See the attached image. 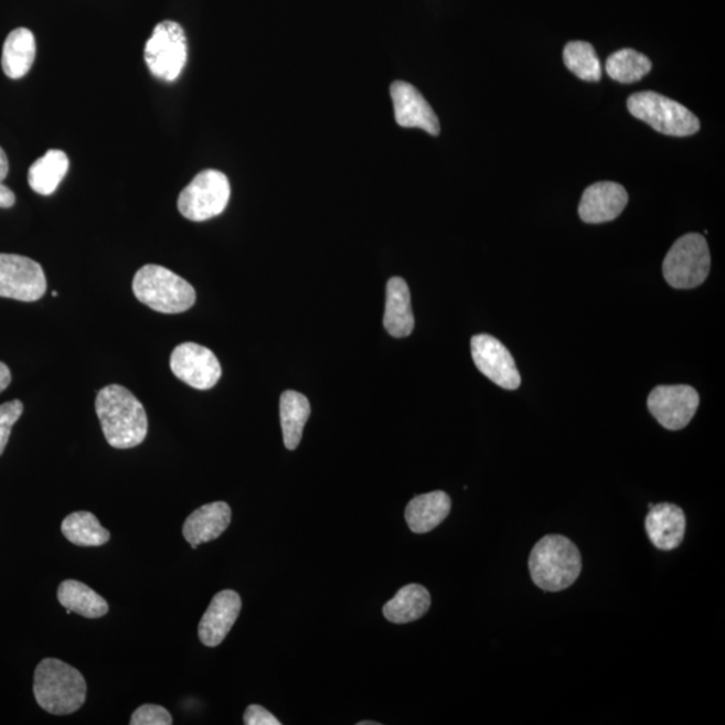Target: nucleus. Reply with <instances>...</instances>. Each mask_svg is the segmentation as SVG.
Listing matches in <instances>:
<instances>
[{"instance_id": "obj_17", "label": "nucleus", "mask_w": 725, "mask_h": 725, "mask_svg": "<svg viewBox=\"0 0 725 725\" xmlns=\"http://www.w3.org/2000/svg\"><path fill=\"white\" fill-rule=\"evenodd\" d=\"M232 523V508L223 501L206 504L190 514L183 525V536L192 548L218 539Z\"/></svg>"}, {"instance_id": "obj_13", "label": "nucleus", "mask_w": 725, "mask_h": 725, "mask_svg": "<svg viewBox=\"0 0 725 725\" xmlns=\"http://www.w3.org/2000/svg\"><path fill=\"white\" fill-rule=\"evenodd\" d=\"M395 120L403 128H419L433 136L441 132L436 111L420 92L405 81H395L392 88Z\"/></svg>"}, {"instance_id": "obj_1", "label": "nucleus", "mask_w": 725, "mask_h": 725, "mask_svg": "<svg viewBox=\"0 0 725 725\" xmlns=\"http://www.w3.org/2000/svg\"><path fill=\"white\" fill-rule=\"evenodd\" d=\"M96 413L111 448L132 449L145 441L148 418L145 406L128 388L109 384L98 393Z\"/></svg>"}, {"instance_id": "obj_5", "label": "nucleus", "mask_w": 725, "mask_h": 725, "mask_svg": "<svg viewBox=\"0 0 725 725\" xmlns=\"http://www.w3.org/2000/svg\"><path fill=\"white\" fill-rule=\"evenodd\" d=\"M628 109L636 119L647 122L662 135L686 138L700 131V120L690 109L655 92L630 96Z\"/></svg>"}, {"instance_id": "obj_33", "label": "nucleus", "mask_w": 725, "mask_h": 725, "mask_svg": "<svg viewBox=\"0 0 725 725\" xmlns=\"http://www.w3.org/2000/svg\"><path fill=\"white\" fill-rule=\"evenodd\" d=\"M9 175V159L6 152L0 148V182H3L6 177Z\"/></svg>"}, {"instance_id": "obj_28", "label": "nucleus", "mask_w": 725, "mask_h": 725, "mask_svg": "<svg viewBox=\"0 0 725 725\" xmlns=\"http://www.w3.org/2000/svg\"><path fill=\"white\" fill-rule=\"evenodd\" d=\"M22 414L23 403L21 401L15 399L0 405V456L3 455L6 446L9 444L12 427Z\"/></svg>"}, {"instance_id": "obj_14", "label": "nucleus", "mask_w": 725, "mask_h": 725, "mask_svg": "<svg viewBox=\"0 0 725 725\" xmlns=\"http://www.w3.org/2000/svg\"><path fill=\"white\" fill-rule=\"evenodd\" d=\"M242 600L238 593L223 590L215 595L201 619L198 635L204 647L215 648L225 640L239 617Z\"/></svg>"}, {"instance_id": "obj_4", "label": "nucleus", "mask_w": 725, "mask_h": 725, "mask_svg": "<svg viewBox=\"0 0 725 725\" xmlns=\"http://www.w3.org/2000/svg\"><path fill=\"white\" fill-rule=\"evenodd\" d=\"M132 289L136 299L160 313H183L196 300L191 284L160 265L142 266L134 277Z\"/></svg>"}, {"instance_id": "obj_21", "label": "nucleus", "mask_w": 725, "mask_h": 725, "mask_svg": "<svg viewBox=\"0 0 725 725\" xmlns=\"http://www.w3.org/2000/svg\"><path fill=\"white\" fill-rule=\"evenodd\" d=\"M36 45L34 34L21 28L11 31L6 39L2 53V67L6 76L20 79L30 72L34 64Z\"/></svg>"}, {"instance_id": "obj_22", "label": "nucleus", "mask_w": 725, "mask_h": 725, "mask_svg": "<svg viewBox=\"0 0 725 725\" xmlns=\"http://www.w3.org/2000/svg\"><path fill=\"white\" fill-rule=\"evenodd\" d=\"M60 604L65 607L67 615L76 612L85 618H102L107 615L109 606L102 595L92 590L89 586L78 580L67 579L58 587Z\"/></svg>"}, {"instance_id": "obj_2", "label": "nucleus", "mask_w": 725, "mask_h": 725, "mask_svg": "<svg viewBox=\"0 0 725 725\" xmlns=\"http://www.w3.org/2000/svg\"><path fill=\"white\" fill-rule=\"evenodd\" d=\"M34 696L52 715H71L84 705L86 683L76 668L57 659L42 660L34 673Z\"/></svg>"}, {"instance_id": "obj_7", "label": "nucleus", "mask_w": 725, "mask_h": 725, "mask_svg": "<svg viewBox=\"0 0 725 725\" xmlns=\"http://www.w3.org/2000/svg\"><path fill=\"white\" fill-rule=\"evenodd\" d=\"M231 194V183L225 173L204 170L181 192L178 209L189 221H209L225 212Z\"/></svg>"}, {"instance_id": "obj_30", "label": "nucleus", "mask_w": 725, "mask_h": 725, "mask_svg": "<svg viewBox=\"0 0 725 725\" xmlns=\"http://www.w3.org/2000/svg\"><path fill=\"white\" fill-rule=\"evenodd\" d=\"M246 725H281V722L262 705H249L244 715Z\"/></svg>"}, {"instance_id": "obj_18", "label": "nucleus", "mask_w": 725, "mask_h": 725, "mask_svg": "<svg viewBox=\"0 0 725 725\" xmlns=\"http://www.w3.org/2000/svg\"><path fill=\"white\" fill-rule=\"evenodd\" d=\"M383 324L392 337L398 339L407 338L414 330L411 289L401 277L390 278L387 282Z\"/></svg>"}, {"instance_id": "obj_12", "label": "nucleus", "mask_w": 725, "mask_h": 725, "mask_svg": "<svg viewBox=\"0 0 725 725\" xmlns=\"http://www.w3.org/2000/svg\"><path fill=\"white\" fill-rule=\"evenodd\" d=\"M470 345H472L473 362L481 374L505 390L520 387L522 377L516 362L503 343L489 334H476Z\"/></svg>"}, {"instance_id": "obj_24", "label": "nucleus", "mask_w": 725, "mask_h": 725, "mask_svg": "<svg viewBox=\"0 0 725 725\" xmlns=\"http://www.w3.org/2000/svg\"><path fill=\"white\" fill-rule=\"evenodd\" d=\"M70 170V158L64 151L51 150L29 170V184L36 194L52 195Z\"/></svg>"}, {"instance_id": "obj_23", "label": "nucleus", "mask_w": 725, "mask_h": 725, "mask_svg": "<svg viewBox=\"0 0 725 725\" xmlns=\"http://www.w3.org/2000/svg\"><path fill=\"white\" fill-rule=\"evenodd\" d=\"M309 415L311 403L306 395L297 392H285L280 399V419L284 434V445L288 450L299 448Z\"/></svg>"}, {"instance_id": "obj_32", "label": "nucleus", "mask_w": 725, "mask_h": 725, "mask_svg": "<svg viewBox=\"0 0 725 725\" xmlns=\"http://www.w3.org/2000/svg\"><path fill=\"white\" fill-rule=\"evenodd\" d=\"M11 383V373L4 363L0 362V393H3L6 388L10 386Z\"/></svg>"}, {"instance_id": "obj_29", "label": "nucleus", "mask_w": 725, "mask_h": 725, "mask_svg": "<svg viewBox=\"0 0 725 725\" xmlns=\"http://www.w3.org/2000/svg\"><path fill=\"white\" fill-rule=\"evenodd\" d=\"M129 723L132 725H171L172 716L163 706L146 704L134 712Z\"/></svg>"}, {"instance_id": "obj_6", "label": "nucleus", "mask_w": 725, "mask_h": 725, "mask_svg": "<svg viewBox=\"0 0 725 725\" xmlns=\"http://www.w3.org/2000/svg\"><path fill=\"white\" fill-rule=\"evenodd\" d=\"M711 270V253L702 234L690 233L675 241L662 265L665 280L675 289L700 287Z\"/></svg>"}, {"instance_id": "obj_20", "label": "nucleus", "mask_w": 725, "mask_h": 725, "mask_svg": "<svg viewBox=\"0 0 725 725\" xmlns=\"http://www.w3.org/2000/svg\"><path fill=\"white\" fill-rule=\"evenodd\" d=\"M431 605L430 593L420 585L402 587L392 600L383 607V616L393 623H411L423 618Z\"/></svg>"}, {"instance_id": "obj_25", "label": "nucleus", "mask_w": 725, "mask_h": 725, "mask_svg": "<svg viewBox=\"0 0 725 725\" xmlns=\"http://www.w3.org/2000/svg\"><path fill=\"white\" fill-rule=\"evenodd\" d=\"M61 531L67 541L78 547H102L110 541L109 531L105 530L90 512L71 513L62 522Z\"/></svg>"}, {"instance_id": "obj_26", "label": "nucleus", "mask_w": 725, "mask_h": 725, "mask_svg": "<svg viewBox=\"0 0 725 725\" xmlns=\"http://www.w3.org/2000/svg\"><path fill=\"white\" fill-rule=\"evenodd\" d=\"M652 71V62L633 49H621L606 61V72L609 77L621 84H633L648 76Z\"/></svg>"}, {"instance_id": "obj_19", "label": "nucleus", "mask_w": 725, "mask_h": 725, "mask_svg": "<svg viewBox=\"0 0 725 725\" xmlns=\"http://www.w3.org/2000/svg\"><path fill=\"white\" fill-rule=\"evenodd\" d=\"M451 500L443 491L417 495L406 507L405 519L414 534H427L449 516Z\"/></svg>"}, {"instance_id": "obj_9", "label": "nucleus", "mask_w": 725, "mask_h": 725, "mask_svg": "<svg viewBox=\"0 0 725 725\" xmlns=\"http://www.w3.org/2000/svg\"><path fill=\"white\" fill-rule=\"evenodd\" d=\"M45 271L34 259L0 253V297L33 302L46 294Z\"/></svg>"}, {"instance_id": "obj_31", "label": "nucleus", "mask_w": 725, "mask_h": 725, "mask_svg": "<svg viewBox=\"0 0 725 725\" xmlns=\"http://www.w3.org/2000/svg\"><path fill=\"white\" fill-rule=\"evenodd\" d=\"M15 204V194L8 185L0 182V209H10Z\"/></svg>"}, {"instance_id": "obj_10", "label": "nucleus", "mask_w": 725, "mask_h": 725, "mask_svg": "<svg viewBox=\"0 0 725 725\" xmlns=\"http://www.w3.org/2000/svg\"><path fill=\"white\" fill-rule=\"evenodd\" d=\"M699 405V393L685 384L655 387L648 398L649 412L668 430H681L690 425Z\"/></svg>"}, {"instance_id": "obj_27", "label": "nucleus", "mask_w": 725, "mask_h": 725, "mask_svg": "<svg viewBox=\"0 0 725 725\" xmlns=\"http://www.w3.org/2000/svg\"><path fill=\"white\" fill-rule=\"evenodd\" d=\"M563 60L567 70L580 79L597 83L603 77V66L591 43L584 41L567 43Z\"/></svg>"}, {"instance_id": "obj_11", "label": "nucleus", "mask_w": 725, "mask_h": 725, "mask_svg": "<svg viewBox=\"0 0 725 725\" xmlns=\"http://www.w3.org/2000/svg\"><path fill=\"white\" fill-rule=\"evenodd\" d=\"M170 367L178 380L196 390L213 388L222 376L218 358L196 343L178 345L171 353Z\"/></svg>"}, {"instance_id": "obj_3", "label": "nucleus", "mask_w": 725, "mask_h": 725, "mask_svg": "<svg viewBox=\"0 0 725 725\" xmlns=\"http://www.w3.org/2000/svg\"><path fill=\"white\" fill-rule=\"evenodd\" d=\"M532 580L544 591L566 590L575 584L582 572L578 547L562 535L544 536L530 555Z\"/></svg>"}, {"instance_id": "obj_16", "label": "nucleus", "mask_w": 725, "mask_h": 725, "mask_svg": "<svg viewBox=\"0 0 725 725\" xmlns=\"http://www.w3.org/2000/svg\"><path fill=\"white\" fill-rule=\"evenodd\" d=\"M686 529L685 513L674 504H657L650 507L644 530L655 548L672 551L684 541Z\"/></svg>"}, {"instance_id": "obj_34", "label": "nucleus", "mask_w": 725, "mask_h": 725, "mask_svg": "<svg viewBox=\"0 0 725 725\" xmlns=\"http://www.w3.org/2000/svg\"><path fill=\"white\" fill-rule=\"evenodd\" d=\"M358 725H380V723H375V722H361V723H358Z\"/></svg>"}, {"instance_id": "obj_15", "label": "nucleus", "mask_w": 725, "mask_h": 725, "mask_svg": "<svg viewBox=\"0 0 725 725\" xmlns=\"http://www.w3.org/2000/svg\"><path fill=\"white\" fill-rule=\"evenodd\" d=\"M629 202L628 191L615 182H599L584 192L579 204L580 220L586 223L615 221L622 214Z\"/></svg>"}, {"instance_id": "obj_8", "label": "nucleus", "mask_w": 725, "mask_h": 725, "mask_svg": "<svg viewBox=\"0 0 725 725\" xmlns=\"http://www.w3.org/2000/svg\"><path fill=\"white\" fill-rule=\"evenodd\" d=\"M145 58L154 77L171 83L181 76L188 62V39L181 24L172 21L157 24L146 43Z\"/></svg>"}]
</instances>
